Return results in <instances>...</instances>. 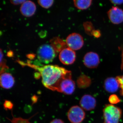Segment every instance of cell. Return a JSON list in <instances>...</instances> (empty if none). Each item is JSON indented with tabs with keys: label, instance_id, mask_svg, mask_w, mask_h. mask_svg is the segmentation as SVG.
<instances>
[{
	"label": "cell",
	"instance_id": "obj_2",
	"mask_svg": "<svg viewBox=\"0 0 123 123\" xmlns=\"http://www.w3.org/2000/svg\"><path fill=\"white\" fill-rule=\"evenodd\" d=\"M57 53L50 44H43L40 46L37 51V57L40 62L48 64L52 62Z\"/></svg>",
	"mask_w": 123,
	"mask_h": 123
},
{
	"label": "cell",
	"instance_id": "obj_9",
	"mask_svg": "<svg viewBox=\"0 0 123 123\" xmlns=\"http://www.w3.org/2000/svg\"><path fill=\"white\" fill-rule=\"evenodd\" d=\"M85 66L89 68H94L98 66L100 63L99 55L95 52H91L86 54L84 58Z\"/></svg>",
	"mask_w": 123,
	"mask_h": 123
},
{
	"label": "cell",
	"instance_id": "obj_17",
	"mask_svg": "<svg viewBox=\"0 0 123 123\" xmlns=\"http://www.w3.org/2000/svg\"><path fill=\"white\" fill-rule=\"evenodd\" d=\"M4 55L2 53V50L1 49H0V74L4 73L5 71L9 68L6 65V61L4 59Z\"/></svg>",
	"mask_w": 123,
	"mask_h": 123
},
{
	"label": "cell",
	"instance_id": "obj_16",
	"mask_svg": "<svg viewBox=\"0 0 123 123\" xmlns=\"http://www.w3.org/2000/svg\"><path fill=\"white\" fill-rule=\"evenodd\" d=\"M38 2L42 8L48 9L53 5L54 0H38Z\"/></svg>",
	"mask_w": 123,
	"mask_h": 123
},
{
	"label": "cell",
	"instance_id": "obj_10",
	"mask_svg": "<svg viewBox=\"0 0 123 123\" xmlns=\"http://www.w3.org/2000/svg\"><path fill=\"white\" fill-rule=\"evenodd\" d=\"M20 12L24 17H29L35 13L36 6L34 2L31 0H26L21 4L20 7Z\"/></svg>",
	"mask_w": 123,
	"mask_h": 123
},
{
	"label": "cell",
	"instance_id": "obj_21",
	"mask_svg": "<svg viewBox=\"0 0 123 123\" xmlns=\"http://www.w3.org/2000/svg\"><path fill=\"white\" fill-rule=\"evenodd\" d=\"M10 2L14 5H17L20 4H22L26 0H9Z\"/></svg>",
	"mask_w": 123,
	"mask_h": 123
},
{
	"label": "cell",
	"instance_id": "obj_1",
	"mask_svg": "<svg viewBox=\"0 0 123 123\" xmlns=\"http://www.w3.org/2000/svg\"><path fill=\"white\" fill-rule=\"evenodd\" d=\"M23 66H28L38 71L42 78L43 85L46 88L53 91L59 90L61 82L65 77L72 74L71 71L58 65H48L41 66L29 62L25 63L18 61Z\"/></svg>",
	"mask_w": 123,
	"mask_h": 123
},
{
	"label": "cell",
	"instance_id": "obj_24",
	"mask_svg": "<svg viewBox=\"0 0 123 123\" xmlns=\"http://www.w3.org/2000/svg\"><path fill=\"white\" fill-rule=\"evenodd\" d=\"M32 101H34V100H35V102H36L37 101V98H36V96H33V97H32Z\"/></svg>",
	"mask_w": 123,
	"mask_h": 123
},
{
	"label": "cell",
	"instance_id": "obj_13",
	"mask_svg": "<svg viewBox=\"0 0 123 123\" xmlns=\"http://www.w3.org/2000/svg\"><path fill=\"white\" fill-rule=\"evenodd\" d=\"M119 86L116 78L108 77L105 80L104 82V88L107 92L113 93L116 92L118 89Z\"/></svg>",
	"mask_w": 123,
	"mask_h": 123
},
{
	"label": "cell",
	"instance_id": "obj_18",
	"mask_svg": "<svg viewBox=\"0 0 123 123\" xmlns=\"http://www.w3.org/2000/svg\"><path fill=\"white\" fill-rule=\"evenodd\" d=\"M109 101L111 104H117L120 102V99L116 94L111 95L109 98Z\"/></svg>",
	"mask_w": 123,
	"mask_h": 123
},
{
	"label": "cell",
	"instance_id": "obj_3",
	"mask_svg": "<svg viewBox=\"0 0 123 123\" xmlns=\"http://www.w3.org/2000/svg\"><path fill=\"white\" fill-rule=\"evenodd\" d=\"M122 110L112 104H107L103 110L104 123H119L122 115Z\"/></svg>",
	"mask_w": 123,
	"mask_h": 123
},
{
	"label": "cell",
	"instance_id": "obj_15",
	"mask_svg": "<svg viewBox=\"0 0 123 123\" xmlns=\"http://www.w3.org/2000/svg\"><path fill=\"white\" fill-rule=\"evenodd\" d=\"M92 0H73L74 6L77 9L85 10L91 6Z\"/></svg>",
	"mask_w": 123,
	"mask_h": 123
},
{
	"label": "cell",
	"instance_id": "obj_23",
	"mask_svg": "<svg viewBox=\"0 0 123 123\" xmlns=\"http://www.w3.org/2000/svg\"><path fill=\"white\" fill-rule=\"evenodd\" d=\"M50 123H65L63 120L59 119H55L51 121Z\"/></svg>",
	"mask_w": 123,
	"mask_h": 123
},
{
	"label": "cell",
	"instance_id": "obj_8",
	"mask_svg": "<svg viewBox=\"0 0 123 123\" xmlns=\"http://www.w3.org/2000/svg\"><path fill=\"white\" fill-rule=\"evenodd\" d=\"M107 15L111 22L119 24L123 22V10L117 6H113L108 10Z\"/></svg>",
	"mask_w": 123,
	"mask_h": 123
},
{
	"label": "cell",
	"instance_id": "obj_20",
	"mask_svg": "<svg viewBox=\"0 0 123 123\" xmlns=\"http://www.w3.org/2000/svg\"><path fill=\"white\" fill-rule=\"evenodd\" d=\"M116 79L118 82L119 87L121 89L120 94L122 96H123V75L117 77Z\"/></svg>",
	"mask_w": 123,
	"mask_h": 123
},
{
	"label": "cell",
	"instance_id": "obj_7",
	"mask_svg": "<svg viewBox=\"0 0 123 123\" xmlns=\"http://www.w3.org/2000/svg\"><path fill=\"white\" fill-rule=\"evenodd\" d=\"M59 58L60 61L64 65L72 64L76 60V53L74 50L71 49L66 48L60 52Z\"/></svg>",
	"mask_w": 123,
	"mask_h": 123
},
{
	"label": "cell",
	"instance_id": "obj_6",
	"mask_svg": "<svg viewBox=\"0 0 123 123\" xmlns=\"http://www.w3.org/2000/svg\"><path fill=\"white\" fill-rule=\"evenodd\" d=\"M75 84L72 79V74L65 77L62 80L59 86L58 92L67 95L72 94L75 91Z\"/></svg>",
	"mask_w": 123,
	"mask_h": 123
},
{
	"label": "cell",
	"instance_id": "obj_12",
	"mask_svg": "<svg viewBox=\"0 0 123 123\" xmlns=\"http://www.w3.org/2000/svg\"><path fill=\"white\" fill-rule=\"evenodd\" d=\"M14 78L9 73H4L1 74L0 77V86L6 89H11L14 85Z\"/></svg>",
	"mask_w": 123,
	"mask_h": 123
},
{
	"label": "cell",
	"instance_id": "obj_5",
	"mask_svg": "<svg viewBox=\"0 0 123 123\" xmlns=\"http://www.w3.org/2000/svg\"><path fill=\"white\" fill-rule=\"evenodd\" d=\"M66 43L68 48L74 51L78 50L83 47L84 40L80 35L78 33H73L66 38Z\"/></svg>",
	"mask_w": 123,
	"mask_h": 123
},
{
	"label": "cell",
	"instance_id": "obj_11",
	"mask_svg": "<svg viewBox=\"0 0 123 123\" xmlns=\"http://www.w3.org/2000/svg\"><path fill=\"white\" fill-rule=\"evenodd\" d=\"M79 103L82 109L86 111H91L96 107V100L92 95L86 94L82 97Z\"/></svg>",
	"mask_w": 123,
	"mask_h": 123
},
{
	"label": "cell",
	"instance_id": "obj_14",
	"mask_svg": "<svg viewBox=\"0 0 123 123\" xmlns=\"http://www.w3.org/2000/svg\"><path fill=\"white\" fill-rule=\"evenodd\" d=\"M50 43L51 46L57 53L66 48L67 44L66 42H64L59 37H55L50 40Z\"/></svg>",
	"mask_w": 123,
	"mask_h": 123
},
{
	"label": "cell",
	"instance_id": "obj_4",
	"mask_svg": "<svg viewBox=\"0 0 123 123\" xmlns=\"http://www.w3.org/2000/svg\"><path fill=\"white\" fill-rule=\"evenodd\" d=\"M67 116L71 123H80L85 118L86 114L81 107L76 105L70 108Z\"/></svg>",
	"mask_w": 123,
	"mask_h": 123
},
{
	"label": "cell",
	"instance_id": "obj_19",
	"mask_svg": "<svg viewBox=\"0 0 123 123\" xmlns=\"http://www.w3.org/2000/svg\"><path fill=\"white\" fill-rule=\"evenodd\" d=\"M3 106L5 110L6 111L8 110H11L13 108V104L11 101L5 100L3 104Z\"/></svg>",
	"mask_w": 123,
	"mask_h": 123
},
{
	"label": "cell",
	"instance_id": "obj_22",
	"mask_svg": "<svg viewBox=\"0 0 123 123\" xmlns=\"http://www.w3.org/2000/svg\"><path fill=\"white\" fill-rule=\"evenodd\" d=\"M112 4L115 5H120L123 3V0H110Z\"/></svg>",
	"mask_w": 123,
	"mask_h": 123
}]
</instances>
